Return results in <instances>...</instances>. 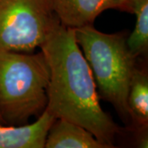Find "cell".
Here are the masks:
<instances>
[{
	"instance_id": "7",
	"label": "cell",
	"mask_w": 148,
	"mask_h": 148,
	"mask_svg": "<svg viewBox=\"0 0 148 148\" xmlns=\"http://www.w3.org/2000/svg\"><path fill=\"white\" fill-rule=\"evenodd\" d=\"M45 148H106L85 127L56 119L48 132Z\"/></svg>"
},
{
	"instance_id": "6",
	"label": "cell",
	"mask_w": 148,
	"mask_h": 148,
	"mask_svg": "<svg viewBox=\"0 0 148 148\" xmlns=\"http://www.w3.org/2000/svg\"><path fill=\"white\" fill-rule=\"evenodd\" d=\"M59 22L69 28L93 25L95 20L108 9L107 0H47Z\"/></svg>"
},
{
	"instance_id": "5",
	"label": "cell",
	"mask_w": 148,
	"mask_h": 148,
	"mask_svg": "<svg viewBox=\"0 0 148 148\" xmlns=\"http://www.w3.org/2000/svg\"><path fill=\"white\" fill-rule=\"evenodd\" d=\"M55 117L45 109L32 123L0 125V148H45Z\"/></svg>"
},
{
	"instance_id": "10",
	"label": "cell",
	"mask_w": 148,
	"mask_h": 148,
	"mask_svg": "<svg viewBox=\"0 0 148 148\" xmlns=\"http://www.w3.org/2000/svg\"><path fill=\"white\" fill-rule=\"evenodd\" d=\"M142 0H107L108 9H118L132 12L135 5Z\"/></svg>"
},
{
	"instance_id": "1",
	"label": "cell",
	"mask_w": 148,
	"mask_h": 148,
	"mask_svg": "<svg viewBox=\"0 0 148 148\" xmlns=\"http://www.w3.org/2000/svg\"><path fill=\"white\" fill-rule=\"evenodd\" d=\"M40 48L49 68L46 110L55 119L85 127L106 148L114 147L120 128L101 108L95 80L74 29L57 19Z\"/></svg>"
},
{
	"instance_id": "3",
	"label": "cell",
	"mask_w": 148,
	"mask_h": 148,
	"mask_svg": "<svg viewBox=\"0 0 148 148\" xmlns=\"http://www.w3.org/2000/svg\"><path fill=\"white\" fill-rule=\"evenodd\" d=\"M49 81L41 50L0 51V114L6 124H26L46 109Z\"/></svg>"
},
{
	"instance_id": "8",
	"label": "cell",
	"mask_w": 148,
	"mask_h": 148,
	"mask_svg": "<svg viewBox=\"0 0 148 148\" xmlns=\"http://www.w3.org/2000/svg\"><path fill=\"white\" fill-rule=\"evenodd\" d=\"M127 107L132 122L137 128L147 127L148 77L147 72L136 68L127 94Z\"/></svg>"
},
{
	"instance_id": "2",
	"label": "cell",
	"mask_w": 148,
	"mask_h": 148,
	"mask_svg": "<svg viewBox=\"0 0 148 148\" xmlns=\"http://www.w3.org/2000/svg\"><path fill=\"white\" fill-rule=\"evenodd\" d=\"M76 40L90 67L99 97L110 102L126 123L132 121L127 94L137 57L123 33L107 34L93 25L74 29Z\"/></svg>"
},
{
	"instance_id": "9",
	"label": "cell",
	"mask_w": 148,
	"mask_h": 148,
	"mask_svg": "<svg viewBox=\"0 0 148 148\" xmlns=\"http://www.w3.org/2000/svg\"><path fill=\"white\" fill-rule=\"evenodd\" d=\"M132 13L136 16V24L126 43L130 52L137 58L147 53L148 49V0L137 3Z\"/></svg>"
},
{
	"instance_id": "11",
	"label": "cell",
	"mask_w": 148,
	"mask_h": 148,
	"mask_svg": "<svg viewBox=\"0 0 148 148\" xmlns=\"http://www.w3.org/2000/svg\"><path fill=\"white\" fill-rule=\"evenodd\" d=\"M3 124H6V123L3 120V117L1 115V114H0V125H3Z\"/></svg>"
},
{
	"instance_id": "4",
	"label": "cell",
	"mask_w": 148,
	"mask_h": 148,
	"mask_svg": "<svg viewBox=\"0 0 148 148\" xmlns=\"http://www.w3.org/2000/svg\"><path fill=\"white\" fill-rule=\"evenodd\" d=\"M57 19L47 0H0V51L34 52Z\"/></svg>"
}]
</instances>
